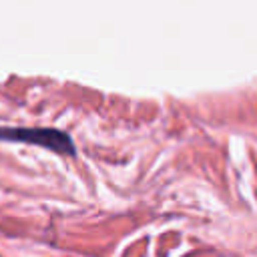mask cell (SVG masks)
<instances>
[{
    "label": "cell",
    "instance_id": "obj_1",
    "mask_svg": "<svg viewBox=\"0 0 257 257\" xmlns=\"http://www.w3.org/2000/svg\"><path fill=\"white\" fill-rule=\"evenodd\" d=\"M0 141H10V143H26V145H36L50 149L54 153H64L72 155L74 153V143L72 139L58 131V128H42V126H0Z\"/></svg>",
    "mask_w": 257,
    "mask_h": 257
}]
</instances>
